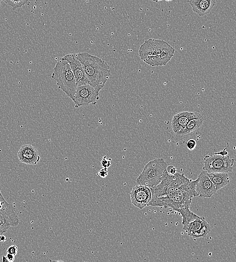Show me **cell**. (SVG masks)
<instances>
[{
    "label": "cell",
    "mask_w": 236,
    "mask_h": 262,
    "mask_svg": "<svg viewBox=\"0 0 236 262\" xmlns=\"http://www.w3.org/2000/svg\"><path fill=\"white\" fill-rule=\"evenodd\" d=\"M196 183V180L188 178L184 173L171 175L166 169L161 182L150 187L152 196L148 206L172 208L180 213L185 225L198 217L190 210L192 198L197 196Z\"/></svg>",
    "instance_id": "obj_1"
},
{
    "label": "cell",
    "mask_w": 236,
    "mask_h": 262,
    "mask_svg": "<svg viewBox=\"0 0 236 262\" xmlns=\"http://www.w3.org/2000/svg\"><path fill=\"white\" fill-rule=\"evenodd\" d=\"M83 67L88 82L99 94L110 78V67L102 58L87 52L74 53Z\"/></svg>",
    "instance_id": "obj_2"
},
{
    "label": "cell",
    "mask_w": 236,
    "mask_h": 262,
    "mask_svg": "<svg viewBox=\"0 0 236 262\" xmlns=\"http://www.w3.org/2000/svg\"><path fill=\"white\" fill-rule=\"evenodd\" d=\"M51 78L56 82L58 88L72 100L77 85L68 63L62 57L57 61Z\"/></svg>",
    "instance_id": "obj_3"
},
{
    "label": "cell",
    "mask_w": 236,
    "mask_h": 262,
    "mask_svg": "<svg viewBox=\"0 0 236 262\" xmlns=\"http://www.w3.org/2000/svg\"><path fill=\"white\" fill-rule=\"evenodd\" d=\"M167 163L163 158H156L148 162L136 180L139 185L151 187L156 185L161 181Z\"/></svg>",
    "instance_id": "obj_4"
},
{
    "label": "cell",
    "mask_w": 236,
    "mask_h": 262,
    "mask_svg": "<svg viewBox=\"0 0 236 262\" xmlns=\"http://www.w3.org/2000/svg\"><path fill=\"white\" fill-rule=\"evenodd\" d=\"M203 170L207 172L230 173L232 171L234 159L228 156H223L214 153L203 158Z\"/></svg>",
    "instance_id": "obj_5"
},
{
    "label": "cell",
    "mask_w": 236,
    "mask_h": 262,
    "mask_svg": "<svg viewBox=\"0 0 236 262\" xmlns=\"http://www.w3.org/2000/svg\"><path fill=\"white\" fill-rule=\"evenodd\" d=\"M99 94L89 84L77 86L75 93L72 101L75 108H79L97 103Z\"/></svg>",
    "instance_id": "obj_6"
},
{
    "label": "cell",
    "mask_w": 236,
    "mask_h": 262,
    "mask_svg": "<svg viewBox=\"0 0 236 262\" xmlns=\"http://www.w3.org/2000/svg\"><path fill=\"white\" fill-rule=\"evenodd\" d=\"M170 45L163 40L149 38L140 45L138 49L140 58L143 60L146 58L160 54Z\"/></svg>",
    "instance_id": "obj_7"
},
{
    "label": "cell",
    "mask_w": 236,
    "mask_h": 262,
    "mask_svg": "<svg viewBox=\"0 0 236 262\" xmlns=\"http://www.w3.org/2000/svg\"><path fill=\"white\" fill-rule=\"evenodd\" d=\"M211 227L204 217L198 216L196 219L183 226V230L192 238H204L210 232Z\"/></svg>",
    "instance_id": "obj_8"
},
{
    "label": "cell",
    "mask_w": 236,
    "mask_h": 262,
    "mask_svg": "<svg viewBox=\"0 0 236 262\" xmlns=\"http://www.w3.org/2000/svg\"><path fill=\"white\" fill-rule=\"evenodd\" d=\"M151 196L150 187L139 184L134 186L130 192L132 204L139 209L148 206Z\"/></svg>",
    "instance_id": "obj_9"
},
{
    "label": "cell",
    "mask_w": 236,
    "mask_h": 262,
    "mask_svg": "<svg viewBox=\"0 0 236 262\" xmlns=\"http://www.w3.org/2000/svg\"><path fill=\"white\" fill-rule=\"evenodd\" d=\"M196 180L195 190L197 196L210 198L216 192L214 185L204 170L201 172Z\"/></svg>",
    "instance_id": "obj_10"
},
{
    "label": "cell",
    "mask_w": 236,
    "mask_h": 262,
    "mask_svg": "<svg viewBox=\"0 0 236 262\" xmlns=\"http://www.w3.org/2000/svg\"><path fill=\"white\" fill-rule=\"evenodd\" d=\"M62 58L68 63L77 86L89 84L82 64L74 53L67 54Z\"/></svg>",
    "instance_id": "obj_11"
},
{
    "label": "cell",
    "mask_w": 236,
    "mask_h": 262,
    "mask_svg": "<svg viewBox=\"0 0 236 262\" xmlns=\"http://www.w3.org/2000/svg\"><path fill=\"white\" fill-rule=\"evenodd\" d=\"M201 115V114L196 112L183 111L178 113L172 119L171 127L173 132L178 135L184 129L190 120Z\"/></svg>",
    "instance_id": "obj_12"
},
{
    "label": "cell",
    "mask_w": 236,
    "mask_h": 262,
    "mask_svg": "<svg viewBox=\"0 0 236 262\" xmlns=\"http://www.w3.org/2000/svg\"><path fill=\"white\" fill-rule=\"evenodd\" d=\"M18 158L21 162L28 165H36L40 160L37 149L31 145H24L18 152Z\"/></svg>",
    "instance_id": "obj_13"
},
{
    "label": "cell",
    "mask_w": 236,
    "mask_h": 262,
    "mask_svg": "<svg viewBox=\"0 0 236 262\" xmlns=\"http://www.w3.org/2000/svg\"><path fill=\"white\" fill-rule=\"evenodd\" d=\"M175 51V48L170 45L160 54L148 57L143 61L152 67L165 66L174 56Z\"/></svg>",
    "instance_id": "obj_14"
},
{
    "label": "cell",
    "mask_w": 236,
    "mask_h": 262,
    "mask_svg": "<svg viewBox=\"0 0 236 262\" xmlns=\"http://www.w3.org/2000/svg\"><path fill=\"white\" fill-rule=\"evenodd\" d=\"M192 11L199 16L209 14L216 4V0H189Z\"/></svg>",
    "instance_id": "obj_15"
},
{
    "label": "cell",
    "mask_w": 236,
    "mask_h": 262,
    "mask_svg": "<svg viewBox=\"0 0 236 262\" xmlns=\"http://www.w3.org/2000/svg\"><path fill=\"white\" fill-rule=\"evenodd\" d=\"M0 213L6 216L10 221L12 226L19 225L20 220L12 205L6 202L0 191Z\"/></svg>",
    "instance_id": "obj_16"
},
{
    "label": "cell",
    "mask_w": 236,
    "mask_h": 262,
    "mask_svg": "<svg viewBox=\"0 0 236 262\" xmlns=\"http://www.w3.org/2000/svg\"><path fill=\"white\" fill-rule=\"evenodd\" d=\"M204 121L202 115L191 119L189 121L184 129L178 135L182 137H186L193 135L198 133Z\"/></svg>",
    "instance_id": "obj_17"
},
{
    "label": "cell",
    "mask_w": 236,
    "mask_h": 262,
    "mask_svg": "<svg viewBox=\"0 0 236 262\" xmlns=\"http://www.w3.org/2000/svg\"><path fill=\"white\" fill-rule=\"evenodd\" d=\"M206 173L217 190L226 186L229 182L227 173L207 172Z\"/></svg>",
    "instance_id": "obj_18"
},
{
    "label": "cell",
    "mask_w": 236,
    "mask_h": 262,
    "mask_svg": "<svg viewBox=\"0 0 236 262\" xmlns=\"http://www.w3.org/2000/svg\"><path fill=\"white\" fill-rule=\"evenodd\" d=\"M4 2L9 6H11L13 10L28 4L30 0H3Z\"/></svg>",
    "instance_id": "obj_19"
},
{
    "label": "cell",
    "mask_w": 236,
    "mask_h": 262,
    "mask_svg": "<svg viewBox=\"0 0 236 262\" xmlns=\"http://www.w3.org/2000/svg\"><path fill=\"white\" fill-rule=\"evenodd\" d=\"M11 226V223L7 217L0 213V231L6 232Z\"/></svg>",
    "instance_id": "obj_20"
},
{
    "label": "cell",
    "mask_w": 236,
    "mask_h": 262,
    "mask_svg": "<svg viewBox=\"0 0 236 262\" xmlns=\"http://www.w3.org/2000/svg\"><path fill=\"white\" fill-rule=\"evenodd\" d=\"M186 146L188 150H193L196 146V142L193 139H190L187 141Z\"/></svg>",
    "instance_id": "obj_21"
},
{
    "label": "cell",
    "mask_w": 236,
    "mask_h": 262,
    "mask_svg": "<svg viewBox=\"0 0 236 262\" xmlns=\"http://www.w3.org/2000/svg\"><path fill=\"white\" fill-rule=\"evenodd\" d=\"M106 156H104L101 161V164L104 168H108L111 165V158L107 159Z\"/></svg>",
    "instance_id": "obj_22"
},
{
    "label": "cell",
    "mask_w": 236,
    "mask_h": 262,
    "mask_svg": "<svg viewBox=\"0 0 236 262\" xmlns=\"http://www.w3.org/2000/svg\"><path fill=\"white\" fill-rule=\"evenodd\" d=\"M18 252V247L16 245H12L9 247L7 250V252L14 255H16Z\"/></svg>",
    "instance_id": "obj_23"
},
{
    "label": "cell",
    "mask_w": 236,
    "mask_h": 262,
    "mask_svg": "<svg viewBox=\"0 0 236 262\" xmlns=\"http://www.w3.org/2000/svg\"><path fill=\"white\" fill-rule=\"evenodd\" d=\"M108 171L107 168L104 167L100 169L97 173V175H99L102 178H105L108 175Z\"/></svg>",
    "instance_id": "obj_24"
},
{
    "label": "cell",
    "mask_w": 236,
    "mask_h": 262,
    "mask_svg": "<svg viewBox=\"0 0 236 262\" xmlns=\"http://www.w3.org/2000/svg\"><path fill=\"white\" fill-rule=\"evenodd\" d=\"M167 172L171 175H173L176 173V168L173 165H169L167 167Z\"/></svg>",
    "instance_id": "obj_25"
},
{
    "label": "cell",
    "mask_w": 236,
    "mask_h": 262,
    "mask_svg": "<svg viewBox=\"0 0 236 262\" xmlns=\"http://www.w3.org/2000/svg\"><path fill=\"white\" fill-rule=\"evenodd\" d=\"M6 256L9 262H12L15 259V255L13 254L7 253Z\"/></svg>",
    "instance_id": "obj_26"
},
{
    "label": "cell",
    "mask_w": 236,
    "mask_h": 262,
    "mask_svg": "<svg viewBox=\"0 0 236 262\" xmlns=\"http://www.w3.org/2000/svg\"><path fill=\"white\" fill-rule=\"evenodd\" d=\"M228 143L227 144V146L225 148L223 149L222 151H220V152H216L217 154H220L223 156H226L228 154V152L227 151H226V149H227V148L228 147Z\"/></svg>",
    "instance_id": "obj_27"
},
{
    "label": "cell",
    "mask_w": 236,
    "mask_h": 262,
    "mask_svg": "<svg viewBox=\"0 0 236 262\" xmlns=\"http://www.w3.org/2000/svg\"><path fill=\"white\" fill-rule=\"evenodd\" d=\"M7 240L6 237L3 234L0 235V242H4Z\"/></svg>",
    "instance_id": "obj_28"
},
{
    "label": "cell",
    "mask_w": 236,
    "mask_h": 262,
    "mask_svg": "<svg viewBox=\"0 0 236 262\" xmlns=\"http://www.w3.org/2000/svg\"><path fill=\"white\" fill-rule=\"evenodd\" d=\"M2 258V261L3 262L8 261L6 256L5 255H3Z\"/></svg>",
    "instance_id": "obj_29"
},
{
    "label": "cell",
    "mask_w": 236,
    "mask_h": 262,
    "mask_svg": "<svg viewBox=\"0 0 236 262\" xmlns=\"http://www.w3.org/2000/svg\"><path fill=\"white\" fill-rule=\"evenodd\" d=\"M5 232H6L4 231H0V235L3 234H4Z\"/></svg>",
    "instance_id": "obj_30"
},
{
    "label": "cell",
    "mask_w": 236,
    "mask_h": 262,
    "mask_svg": "<svg viewBox=\"0 0 236 262\" xmlns=\"http://www.w3.org/2000/svg\"><path fill=\"white\" fill-rule=\"evenodd\" d=\"M163 1V0H157V2H158V1ZM165 1H172V0H165Z\"/></svg>",
    "instance_id": "obj_31"
},
{
    "label": "cell",
    "mask_w": 236,
    "mask_h": 262,
    "mask_svg": "<svg viewBox=\"0 0 236 262\" xmlns=\"http://www.w3.org/2000/svg\"><path fill=\"white\" fill-rule=\"evenodd\" d=\"M151 1L158 3L157 0H151Z\"/></svg>",
    "instance_id": "obj_32"
},
{
    "label": "cell",
    "mask_w": 236,
    "mask_h": 262,
    "mask_svg": "<svg viewBox=\"0 0 236 262\" xmlns=\"http://www.w3.org/2000/svg\"><path fill=\"white\" fill-rule=\"evenodd\" d=\"M3 1V0H0V5H1V2Z\"/></svg>",
    "instance_id": "obj_33"
}]
</instances>
